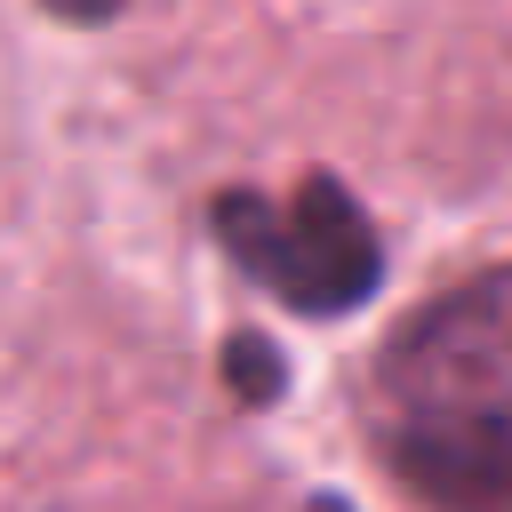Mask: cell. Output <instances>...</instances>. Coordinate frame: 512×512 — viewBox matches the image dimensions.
<instances>
[{
    "label": "cell",
    "instance_id": "1",
    "mask_svg": "<svg viewBox=\"0 0 512 512\" xmlns=\"http://www.w3.org/2000/svg\"><path fill=\"white\" fill-rule=\"evenodd\" d=\"M360 416L432 512H512V264L416 304L376 344Z\"/></svg>",
    "mask_w": 512,
    "mask_h": 512
},
{
    "label": "cell",
    "instance_id": "2",
    "mask_svg": "<svg viewBox=\"0 0 512 512\" xmlns=\"http://www.w3.org/2000/svg\"><path fill=\"white\" fill-rule=\"evenodd\" d=\"M208 240L232 256L240 280H256L304 320H344L384 288V232L360 192L328 168H312L296 192L224 184L208 200Z\"/></svg>",
    "mask_w": 512,
    "mask_h": 512
},
{
    "label": "cell",
    "instance_id": "3",
    "mask_svg": "<svg viewBox=\"0 0 512 512\" xmlns=\"http://www.w3.org/2000/svg\"><path fill=\"white\" fill-rule=\"evenodd\" d=\"M224 384H232V400L240 408H272L280 392H288V360H280V344L272 336H256V328H240V336H224Z\"/></svg>",
    "mask_w": 512,
    "mask_h": 512
},
{
    "label": "cell",
    "instance_id": "4",
    "mask_svg": "<svg viewBox=\"0 0 512 512\" xmlns=\"http://www.w3.org/2000/svg\"><path fill=\"white\" fill-rule=\"evenodd\" d=\"M304 512H352V504H344V496H312Z\"/></svg>",
    "mask_w": 512,
    "mask_h": 512
}]
</instances>
